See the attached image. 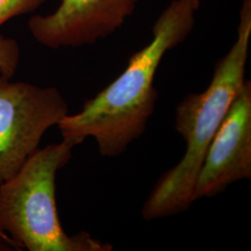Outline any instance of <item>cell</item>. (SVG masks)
<instances>
[{"mask_svg": "<svg viewBox=\"0 0 251 251\" xmlns=\"http://www.w3.org/2000/svg\"><path fill=\"white\" fill-rule=\"evenodd\" d=\"M48 0H0V27L10 19L33 12Z\"/></svg>", "mask_w": 251, "mask_h": 251, "instance_id": "cell-8", "label": "cell"}, {"mask_svg": "<svg viewBox=\"0 0 251 251\" xmlns=\"http://www.w3.org/2000/svg\"><path fill=\"white\" fill-rule=\"evenodd\" d=\"M67 114L57 89L0 75V183L18 172L46 131Z\"/></svg>", "mask_w": 251, "mask_h": 251, "instance_id": "cell-4", "label": "cell"}, {"mask_svg": "<svg viewBox=\"0 0 251 251\" xmlns=\"http://www.w3.org/2000/svg\"><path fill=\"white\" fill-rule=\"evenodd\" d=\"M20 48L18 42L0 36V75L11 78L18 68Z\"/></svg>", "mask_w": 251, "mask_h": 251, "instance_id": "cell-7", "label": "cell"}, {"mask_svg": "<svg viewBox=\"0 0 251 251\" xmlns=\"http://www.w3.org/2000/svg\"><path fill=\"white\" fill-rule=\"evenodd\" d=\"M251 37V0H243L236 39L216 63L211 82L201 93H191L176 107L175 129L186 143L180 161L165 172L144 202L146 221L177 215L195 202L194 189L206 150L245 81Z\"/></svg>", "mask_w": 251, "mask_h": 251, "instance_id": "cell-2", "label": "cell"}, {"mask_svg": "<svg viewBox=\"0 0 251 251\" xmlns=\"http://www.w3.org/2000/svg\"><path fill=\"white\" fill-rule=\"evenodd\" d=\"M251 179V82H243L206 150L194 198H212Z\"/></svg>", "mask_w": 251, "mask_h": 251, "instance_id": "cell-5", "label": "cell"}, {"mask_svg": "<svg viewBox=\"0 0 251 251\" xmlns=\"http://www.w3.org/2000/svg\"><path fill=\"white\" fill-rule=\"evenodd\" d=\"M0 233H3V232H2V231H0Z\"/></svg>", "mask_w": 251, "mask_h": 251, "instance_id": "cell-9", "label": "cell"}, {"mask_svg": "<svg viewBox=\"0 0 251 251\" xmlns=\"http://www.w3.org/2000/svg\"><path fill=\"white\" fill-rule=\"evenodd\" d=\"M140 0H62L53 12L29 19L28 28L49 49L94 45L124 25Z\"/></svg>", "mask_w": 251, "mask_h": 251, "instance_id": "cell-6", "label": "cell"}, {"mask_svg": "<svg viewBox=\"0 0 251 251\" xmlns=\"http://www.w3.org/2000/svg\"><path fill=\"white\" fill-rule=\"evenodd\" d=\"M199 5V0H172L154 22L150 43L79 113L67 114L59 122L63 139L80 144L92 137L100 155L116 157L144 134L158 96L153 86L156 71L166 53L192 32Z\"/></svg>", "mask_w": 251, "mask_h": 251, "instance_id": "cell-1", "label": "cell"}, {"mask_svg": "<svg viewBox=\"0 0 251 251\" xmlns=\"http://www.w3.org/2000/svg\"><path fill=\"white\" fill-rule=\"evenodd\" d=\"M74 141L33 152L18 172L0 183V231L29 251H111L90 233L68 235L56 206V176L72 157Z\"/></svg>", "mask_w": 251, "mask_h": 251, "instance_id": "cell-3", "label": "cell"}]
</instances>
